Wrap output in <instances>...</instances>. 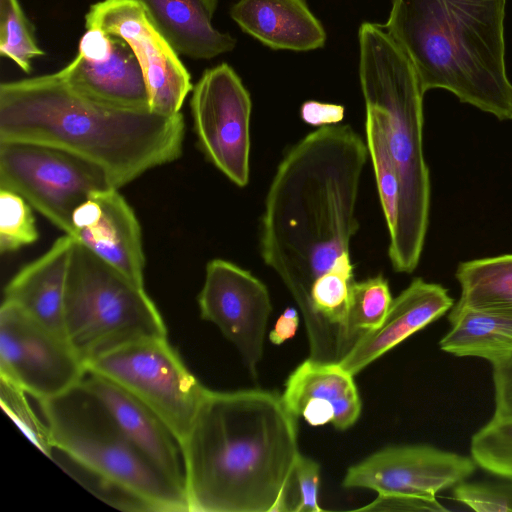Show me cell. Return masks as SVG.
I'll use <instances>...</instances> for the list:
<instances>
[{
  "label": "cell",
  "mask_w": 512,
  "mask_h": 512,
  "mask_svg": "<svg viewBox=\"0 0 512 512\" xmlns=\"http://www.w3.org/2000/svg\"><path fill=\"white\" fill-rule=\"evenodd\" d=\"M85 366L87 373L111 381L152 410L181 446L206 387L189 371L167 337L132 342Z\"/></svg>",
  "instance_id": "ba28073f"
},
{
  "label": "cell",
  "mask_w": 512,
  "mask_h": 512,
  "mask_svg": "<svg viewBox=\"0 0 512 512\" xmlns=\"http://www.w3.org/2000/svg\"><path fill=\"white\" fill-rule=\"evenodd\" d=\"M184 137L181 113L166 116L92 100L59 71L0 85V143L63 150L99 167L117 189L177 160Z\"/></svg>",
  "instance_id": "3957f363"
},
{
  "label": "cell",
  "mask_w": 512,
  "mask_h": 512,
  "mask_svg": "<svg viewBox=\"0 0 512 512\" xmlns=\"http://www.w3.org/2000/svg\"><path fill=\"white\" fill-rule=\"evenodd\" d=\"M300 115L307 124L322 127L338 124L344 117V107L342 105L309 100L302 104Z\"/></svg>",
  "instance_id": "836d02e7"
},
{
  "label": "cell",
  "mask_w": 512,
  "mask_h": 512,
  "mask_svg": "<svg viewBox=\"0 0 512 512\" xmlns=\"http://www.w3.org/2000/svg\"><path fill=\"white\" fill-rule=\"evenodd\" d=\"M201 318L232 342L256 377L272 311L267 287L249 271L223 259L209 261L197 298Z\"/></svg>",
  "instance_id": "4fadbf2b"
},
{
  "label": "cell",
  "mask_w": 512,
  "mask_h": 512,
  "mask_svg": "<svg viewBox=\"0 0 512 512\" xmlns=\"http://www.w3.org/2000/svg\"><path fill=\"white\" fill-rule=\"evenodd\" d=\"M296 418L276 392L206 388L181 444L189 512L292 511Z\"/></svg>",
  "instance_id": "7a4b0ae2"
},
{
  "label": "cell",
  "mask_w": 512,
  "mask_h": 512,
  "mask_svg": "<svg viewBox=\"0 0 512 512\" xmlns=\"http://www.w3.org/2000/svg\"><path fill=\"white\" fill-rule=\"evenodd\" d=\"M84 381L135 446L166 477L185 490L181 446L165 423L147 406L111 381L92 373H87Z\"/></svg>",
  "instance_id": "d6986e66"
},
{
  "label": "cell",
  "mask_w": 512,
  "mask_h": 512,
  "mask_svg": "<svg viewBox=\"0 0 512 512\" xmlns=\"http://www.w3.org/2000/svg\"><path fill=\"white\" fill-rule=\"evenodd\" d=\"M366 144L370 154L380 204L388 233L396 226L399 209L400 185L396 167L389 153L384 128L377 113L366 107Z\"/></svg>",
  "instance_id": "484cf974"
},
{
  "label": "cell",
  "mask_w": 512,
  "mask_h": 512,
  "mask_svg": "<svg viewBox=\"0 0 512 512\" xmlns=\"http://www.w3.org/2000/svg\"><path fill=\"white\" fill-rule=\"evenodd\" d=\"M112 187L96 165L63 150L0 143V188L23 197L54 226L72 233V217L91 192Z\"/></svg>",
  "instance_id": "9c48e42d"
},
{
  "label": "cell",
  "mask_w": 512,
  "mask_h": 512,
  "mask_svg": "<svg viewBox=\"0 0 512 512\" xmlns=\"http://www.w3.org/2000/svg\"><path fill=\"white\" fill-rule=\"evenodd\" d=\"M454 305L440 284L415 278L395 299L376 329L362 335L338 364L352 375L434 322Z\"/></svg>",
  "instance_id": "2e32d148"
},
{
  "label": "cell",
  "mask_w": 512,
  "mask_h": 512,
  "mask_svg": "<svg viewBox=\"0 0 512 512\" xmlns=\"http://www.w3.org/2000/svg\"><path fill=\"white\" fill-rule=\"evenodd\" d=\"M282 397L295 417H303L312 426L332 423L345 430L361 413L353 375L338 362L305 360L289 375Z\"/></svg>",
  "instance_id": "e0dca14e"
},
{
  "label": "cell",
  "mask_w": 512,
  "mask_h": 512,
  "mask_svg": "<svg viewBox=\"0 0 512 512\" xmlns=\"http://www.w3.org/2000/svg\"><path fill=\"white\" fill-rule=\"evenodd\" d=\"M449 331L440 349L456 357H477L490 364L512 357V318L458 304L449 310Z\"/></svg>",
  "instance_id": "603a6c76"
},
{
  "label": "cell",
  "mask_w": 512,
  "mask_h": 512,
  "mask_svg": "<svg viewBox=\"0 0 512 512\" xmlns=\"http://www.w3.org/2000/svg\"><path fill=\"white\" fill-rule=\"evenodd\" d=\"M83 360L67 339L35 321L14 303L0 309V377L38 401L55 397L81 382Z\"/></svg>",
  "instance_id": "8fae6325"
},
{
  "label": "cell",
  "mask_w": 512,
  "mask_h": 512,
  "mask_svg": "<svg viewBox=\"0 0 512 512\" xmlns=\"http://www.w3.org/2000/svg\"><path fill=\"white\" fill-rule=\"evenodd\" d=\"M506 0H393L385 30L422 91L444 89L499 120L512 119L505 65Z\"/></svg>",
  "instance_id": "277c9868"
},
{
  "label": "cell",
  "mask_w": 512,
  "mask_h": 512,
  "mask_svg": "<svg viewBox=\"0 0 512 512\" xmlns=\"http://www.w3.org/2000/svg\"><path fill=\"white\" fill-rule=\"evenodd\" d=\"M70 235L132 282L144 287L141 226L119 189L107 187L91 192L73 213Z\"/></svg>",
  "instance_id": "9a60e30c"
},
{
  "label": "cell",
  "mask_w": 512,
  "mask_h": 512,
  "mask_svg": "<svg viewBox=\"0 0 512 512\" xmlns=\"http://www.w3.org/2000/svg\"><path fill=\"white\" fill-rule=\"evenodd\" d=\"M0 55L26 73L32 71V61L44 55L18 0H0Z\"/></svg>",
  "instance_id": "4316f807"
},
{
  "label": "cell",
  "mask_w": 512,
  "mask_h": 512,
  "mask_svg": "<svg viewBox=\"0 0 512 512\" xmlns=\"http://www.w3.org/2000/svg\"><path fill=\"white\" fill-rule=\"evenodd\" d=\"M357 511H447L437 500H427L405 495L378 494V496L366 506Z\"/></svg>",
  "instance_id": "1f68e13d"
},
{
  "label": "cell",
  "mask_w": 512,
  "mask_h": 512,
  "mask_svg": "<svg viewBox=\"0 0 512 512\" xmlns=\"http://www.w3.org/2000/svg\"><path fill=\"white\" fill-rule=\"evenodd\" d=\"M319 475V464L300 454L294 470L293 485L297 488L294 512L322 511L318 504Z\"/></svg>",
  "instance_id": "4dcf8cb0"
},
{
  "label": "cell",
  "mask_w": 512,
  "mask_h": 512,
  "mask_svg": "<svg viewBox=\"0 0 512 512\" xmlns=\"http://www.w3.org/2000/svg\"><path fill=\"white\" fill-rule=\"evenodd\" d=\"M193 128L207 160L231 182H249L252 103L240 77L226 63L207 69L190 100Z\"/></svg>",
  "instance_id": "30bf717a"
},
{
  "label": "cell",
  "mask_w": 512,
  "mask_h": 512,
  "mask_svg": "<svg viewBox=\"0 0 512 512\" xmlns=\"http://www.w3.org/2000/svg\"><path fill=\"white\" fill-rule=\"evenodd\" d=\"M0 383V401L3 409L38 449L52 457L54 448L47 426L38 419L30 407L25 397L27 393L2 377Z\"/></svg>",
  "instance_id": "f546056e"
},
{
  "label": "cell",
  "mask_w": 512,
  "mask_h": 512,
  "mask_svg": "<svg viewBox=\"0 0 512 512\" xmlns=\"http://www.w3.org/2000/svg\"><path fill=\"white\" fill-rule=\"evenodd\" d=\"M63 314L66 339L85 364L135 341L167 337L163 318L144 287L76 239Z\"/></svg>",
  "instance_id": "52a82bcc"
},
{
  "label": "cell",
  "mask_w": 512,
  "mask_h": 512,
  "mask_svg": "<svg viewBox=\"0 0 512 512\" xmlns=\"http://www.w3.org/2000/svg\"><path fill=\"white\" fill-rule=\"evenodd\" d=\"M38 402L54 450L95 479L103 500L126 510L189 512L185 490L135 446L84 379Z\"/></svg>",
  "instance_id": "8992f818"
},
{
  "label": "cell",
  "mask_w": 512,
  "mask_h": 512,
  "mask_svg": "<svg viewBox=\"0 0 512 512\" xmlns=\"http://www.w3.org/2000/svg\"><path fill=\"white\" fill-rule=\"evenodd\" d=\"M38 237L30 204L17 193L0 188V252H15Z\"/></svg>",
  "instance_id": "f1b7e54d"
},
{
  "label": "cell",
  "mask_w": 512,
  "mask_h": 512,
  "mask_svg": "<svg viewBox=\"0 0 512 512\" xmlns=\"http://www.w3.org/2000/svg\"><path fill=\"white\" fill-rule=\"evenodd\" d=\"M74 238L64 234L6 284L4 301L14 303L48 330L65 336L64 295Z\"/></svg>",
  "instance_id": "ffe728a7"
},
{
  "label": "cell",
  "mask_w": 512,
  "mask_h": 512,
  "mask_svg": "<svg viewBox=\"0 0 512 512\" xmlns=\"http://www.w3.org/2000/svg\"><path fill=\"white\" fill-rule=\"evenodd\" d=\"M455 277L461 288L456 304L512 318V254L461 262Z\"/></svg>",
  "instance_id": "cb8c5ba5"
},
{
  "label": "cell",
  "mask_w": 512,
  "mask_h": 512,
  "mask_svg": "<svg viewBox=\"0 0 512 512\" xmlns=\"http://www.w3.org/2000/svg\"><path fill=\"white\" fill-rule=\"evenodd\" d=\"M155 29L177 54L211 59L233 50L236 39L212 26L218 0H139Z\"/></svg>",
  "instance_id": "7402d4cb"
},
{
  "label": "cell",
  "mask_w": 512,
  "mask_h": 512,
  "mask_svg": "<svg viewBox=\"0 0 512 512\" xmlns=\"http://www.w3.org/2000/svg\"><path fill=\"white\" fill-rule=\"evenodd\" d=\"M476 468L471 456L428 445L394 446L349 467L342 484L378 494L436 500L439 492L466 481Z\"/></svg>",
  "instance_id": "5bb4252c"
},
{
  "label": "cell",
  "mask_w": 512,
  "mask_h": 512,
  "mask_svg": "<svg viewBox=\"0 0 512 512\" xmlns=\"http://www.w3.org/2000/svg\"><path fill=\"white\" fill-rule=\"evenodd\" d=\"M392 300L388 281L382 274L351 283L343 330L347 352L362 335L380 326Z\"/></svg>",
  "instance_id": "d4e9b609"
},
{
  "label": "cell",
  "mask_w": 512,
  "mask_h": 512,
  "mask_svg": "<svg viewBox=\"0 0 512 512\" xmlns=\"http://www.w3.org/2000/svg\"><path fill=\"white\" fill-rule=\"evenodd\" d=\"M470 452L477 466L512 481V418L492 416L472 436Z\"/></svg>",
  "instance_id": "83f0119b"
},
{
  "label": "cell",
  "mask_w": 512,
  "mask_h": 512,
  "mask_svg": "<svg viewBox=\"0 0 512 512\" xmlns=\"http://www.w3.org/2000/svg\"><path fill=\"white\" fill-rule=\"evenodd\" d=\"M298 325L299 314L297 310L292 307L286 308L269 334L270 341L275 345L282 344L295 335Z\"/></svg>",
  "instance_id": "e575fe53"
},
{
  "label": "cell",
  "mask_w": 512,
  "mask_h": 512,
  "mask_svg": "<svg viewBox=\"0 0 512 512\" xmlns=\"http://www.w3.org/2000/svg\"><path fill=\"white\" fill-rule=\"evenodd\" d=\"M76 92L92 100L130 110H150L141 66L129 45L112 36L101 54L76 57L59 71Z\"/></svg>",
  "instance_id": "ac0fdd59"
},
{
  "label": "cell",
  "mask_w": 512,
  "mask_h": 512,
  "mask_svg": "<svg viewBox=\"0 0 512 512\" xmlns=\"http://www.w3.org/2000/svg\"><path fill=\"white\" fill-rule=\"evenodd\" d=\"M495 410L493 416L512 418V357L491 364Z\"/></svg>",
  "instance_id": "d6a6232c"
},
{
  "label": "cell",
  "mask_w": 512,
  "mask_h": 512,
  "mask_svg": "<svg viewBox=\"0 0 512 512\" xmlns=\"http://www.w3.org/2000/svg\"><path fill=\"white\" fill-rule=\"evenodd\" d=\"M367 144L349 125H326L286 153L270 184L261 219L260 253L312 319L314 282L351 263L359 229L356 201Z\"/></svg>",
  "instance_id": "6da1fadb"
},
{
  "label": "cell",
  "mask_w": 512,
  "mask_h": 512,
  "mask_svg": "<svg viewBox=\"0 0 512 512\" xmlns=\"http://www.w3.org/2000/svg\"><path fill=\"white\" fill-rule=\"evenodd\" d=\"M85 27L99 29L129 45L144 75L150 111L166 116L180 113L194 87L190 74L152 25L139 0L97 2L85 16Z\"/></svg>",
  "instance_id": "7c38bea8"
},
{
  "label": "cell",
  "mask_w": 512,
  "mask_h": 512,
  "mask_svg": "<svg viewBox=\"0 0 512 512\" xmlns=\"http://www.w3.org/2000/svg\"><path fill=\"white\" fill-rule=\"evenodd\" d=\"M230 15L244 32L274 50L310 51L326 41L306 0H239Z\"/></svg>",
  "instance_id": "44dd1931"
},
{
  "label": "cell",
  "mask_w": 512,
  "mask_h": 512,
  "mask_svg": "<svg viewBox=\"0 0 512 512\" xmlns=\"http://www.w3.org/2000/svg\"><path fill=\"white\" fill-rule=\"evenodd\" d=\"M359 79L365 107L384 128L399 178L398 218L389 234L393 269L413 272L420 260L430 207L429 170L423 152V96L416 72L384 26L364 22L358 32Z\"/></svg>",
  "instance_id": "5b68a950"
}]
</instances>
